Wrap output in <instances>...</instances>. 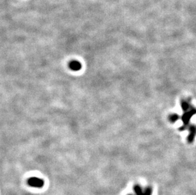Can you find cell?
I'll use <instances>...</instances> for the list:
<instances>
[{
	"label": "cell",
	"mask_w": 196,
	"mask_h": 195,
	"mask_svg": "<svg viewBox=\"0 0 196 195\" xmlns=\"http://www.w3.org/2000/svg\"><path fill=\"white\" fill-rule=\"evenodd\" d=\"M27 184L32 188H41L45 185V182L41 178L36 177H30L27 180Z\"/></svg>",
	"instance_id": "cell-1"
},
{
	"label": "cell",
	"mask_w": 196,
	"mask_h": 195,
	"mask_svg": "<svg viewBox=\"0 0 196 195\" xmlns=\"http://www.w3.org/2000/svg\"><path fill=\"white\" fill-rule=\"evenodd\" d=\"M128 195H133V194H128Z\"/></svg>",
	"instance_id": "cell-4"
},
{
	"label": "cell",
	"mask_w": 196,
	"mask_h": 195,
	"mask_svg": "<svg viewBox=\"0 0 196 195\" xmlns=\"http://www.w3.org/2000/svg\"><path fill=\"white\" fill-rule=\"evenodd\" d=\"M69 68L74 71H78L81 69V64L78 61L73 60L69 63Z\"/></svg>",
	"instance_id": "cell-3"
},
{
	"label": "cell",
	"mask_w": 196,
	"mask_h": 195,
	"mask_svg": "<svg viewBox=\"0 0 196 195\" xmlns=\"http://www.w3.org/2000/svg\"><path fill=\"white\" fill-rule=\"evenodd\" d=\"M133 189L136 195H152V189L150 187H147L143 190L140 185L136 184L133 187Z\"/></svg>",
	"instance_id": "cell-2"
}]
</instances>
